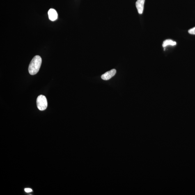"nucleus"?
Instances as JSON below:
<instances>
[{
	"label": "nucleus",
	"instance_id": "nucleus-1",
	"mask_svg": "<svg viewBox=\"0 0 195 195\" xmlns=\"http://www.w3.org/2000/svg\"><path fill=\"white\" fill-rule=\"evenodd\" d=\"M42 62L41 58L40 56H36L33 58L28 68V70L31 75H35L38 72L41 66Z\"/></svg>",
	"mask_w": 195,
	"mask_h": 195
},
{
	"label": "nucleus",
	"instance_id": "nucleus-2",
	"mask_svg": "<svg viewBox=\"0 0 195 195\" xmlns=\"http://www.w3.org/2000/svg\"><path fill=\"white\" fill-rule=\"evenodd\" d=\"M37 105L38 109L40 111L45 110L47 107V101L46 98L43 95H40L37 98Z\"/></svg>",
	"mask_w": 195,
	"mask_h": 195
},
{
	"label": "nucleus",
	"instance_id": "nucleus-3",
	"mask_svg": "<svg viewBox=\"0 0 195 195\" xmlns=\"http://www.w3.org/2000/svg\"><path fill=\"white\" fill-rule=\"evenodd\" d=\"M116 70L115 69H112L109 71L105 73V74H102L101 76V78L104 80H107L110 79L115 76L116 74Z\"/></svg>",
	"mask_w": 195,
	"mask_h": 195
},
{
	"label": "nucleus",
	"instance_id": "nucleus-4",
	"mask_svg": "<svg viewBox=\"0 0 195 195\" xmlns=\"http://www.w3.org/2000/svg\"><path fill=\"white\" fill-rule=\"evenodd\" d=\"M145 0H137L136 4L138 12L140 14H142L144 8Z\"/></svg>",
	"mask_w": 195,
	"mask_h": 195
},
{
	"label": "nucleus",
	"instance_id": "nucleus-5",
	"mask_svg": "<svg viewBox=\"0 0 195 195\" xmlns=\"http://www.w3.org/2000/svg\"><path fill=\"white\" fill-rule=\"evenodd\" d=\"M48 13L49 19L50 20L54 21L57 19L58 14L56 10L54 9L51 8L50 9Z\"/></svg>",
	"mask_w": 195,
	"mask_h": 195
},
{
	"label": "nucleus",
	"instance_id": "nucleus-6",
	"mask_svg": "<svg viewBox=\"0 0 195 195\" xmlns=\"http://www.w3.org/2000/svg\"><path fill=\"white\" fill-rule=\"evenodd\" d=\"M176 42L173 41L171 40H165L163 44V47H166L168 45L174 46L176 45Z\"/></svg>",
	"mask_w": 195,
	"mask_h": 195
},
{
	"label": "nucleus",
	"instance_id": "nucleus-7",
	"mask_svg": "<svg viewBox=\"0 0 195 195\" xmlns=\"http://www.w3.org/2000/svg\"><path fill=\"white\" fill-rule=\"evenodd\" d=\"M188 32L191 34H195V27L189 30Z\"/></svg>",
	"mask_w": 195,
	"mask_h": 195
},
{
	"label": "nucleus",
	"instance_id": "nucleus-8",
	"mask_svg": "<svg viewBox=\"0 0 195 195\" xmlns=\"http://www.w3.org/2000/svg\"><path fill=\"white\" fill-rule=\"evenodd\" d=\"M24 190L26 193H30L32 191V190L31 188H26Z\"/></svg>",
	"mask_w": 195,
	"mask_h": 195
}]
</instances>
